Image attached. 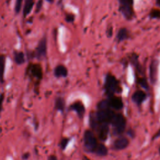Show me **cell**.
<instances>
[{"label": "cell", "mask_w": 160, "mask_h": 160, "mask_svg": "<svg viewBox=\"0 0 160 160\" xmlns=\"http://www.w3.org/2000/svg\"><path fill=\"white\" fill-rule=\"evenodd\" d=\"M104 89L107 95L109 97L114 96V93L119 91L120 84L117 78L111 74H108L105 78Z\"/></svg>", "instance_id": "6da1fadb"}, {"label": "cell", "mask_w": 160, "mask_h": 160, "mask_svg": "<svg viewBox=\"0 0 160 160\" xmlns=\"http://www.w3.org/2000/svg\"><path fill=\"white\" fill-rule=\"evenodd\" d=\"M119 11L128 20L134 17V0H118Z\"/></svg>", "instance_id": "7a4b0ae2"}, {"label": "cell", "mask_w": 160, "mask_h": 160, "mask_svg": "<svg viewBox=\"0 0 160 160\" xmlns=\"http://www.w3.org/2000/svg\"><path fill=\"white\" fill-rule=\"evenodd\" d=\"M114 116V112L109 108H108L104 109H99L96 113V118L99 123L108 124L110 122L111 123Z\"/></svg>", "instance_id": "3957f363"}, {"label": "cell", "mask_w": 160, "mask_h": 160, "mask_svg": "<svg viewBox=\"0 0 160 160\" xmlns=\"http://www.w3.org/2000/svg\"><path fill=\"white\" fill-rule=\"evenodd\" d=\"M111 123L116 134H119L124 132L126 128V119L122 114H115Z\"/></svg>", "instance_id": "277c9868"}, {"label": "cell", "mask_w": 160, "mask_h": 160, "mask_svg": "<svg viewBox=\"0 0 160 160\" xmlns=\"http://www.w3.org/2000/svg\"><path fill=\"white\" fill-rule=\"evenodd\" d=\"M84 142L86 148L89 151H94L98 144L94 134L89 130L85 131L84 134Z\"/></svg>", "instance_id": "5b68a950"}, {"label": "cell", "mask_w": 160, "mask_h": 160, "mask_svg": "<svg viewBox=\"0 0 160 160\" xmlns=\"http://www.w3.org/2000/svg\"><path fill=\"white\" fill-rule=\"evenodd\" d=\"M46 49H47L46 39L44 38L39 41L36 49V53L38 58L40 59L45 56L46 54Z\"/></svg>", "instance_id": "8992f818"}, {"label": "cell", "mask_w": 160, "mask_h": 160, "mask_svg": "<svg viewBox=\"0 0 160 160\" xmlns=\"http://www.w3.org/2000/svg\"><path fill=\"white\" fill-rule=\"evenodd\" d=\"M108 100V104L109 108H112L113 109L119 110L121 109L123 106V103L121 100V99L119 97H116V96H111Z\"/></svg>", "instance_id": "52a82bcc"}, {"label": "cell", "mask_w": 160, "mask_h": 160, "mask_svg": "<svg viewBox=\"0 0 160 160\" xmlns=\"http://www.w3.org/2000/svg\"><path fill=\"white\" fill-rule=\"evenodd\" d=\"M129 144L128 139L125 137H120L118 138L114 142V147L116 149L122 150L126 148Z\"/></svg>", "instance_id": "ba28073f"}, {"label": "cell", "mask_w": 160, "mask_h": 160, "mask_svg": "<svg viewBox=\"0 0 160 160\" xmlns=\"http://www.w3.org/2000/svg\"><path fill=\"white\" fill-rule=\"evenodd\" d=\"M146 93L141 90H138L135 91L132 95V100L136 104H141L146 99Z\"/></svg>", "instance_id": "9c48e42d"}, {"label": "cell", "mask_w": 160, "mask_h": 160, "mask_svg": "<svg viewBox=\"0 0 160 160\" xmlns=\"http://www.w3.org/2000/svg\"><path fill=\"white\" fill-rule=\"evenodd\" d=\"M109 128L108 124H101L98 128L99 138L102 141H105L108 137Z\"/></svg>", "instance_id": "30bf717a"}, {"label": "cell", "mask_w": 160, "mask_h": 160, "mask_svg": "<svg viewBox=\"0 0 160 160\" xmlns=\"http://www.w3.org/2000/svg\"><path fill=\"white\" fill-rule=\"evenodd\" d=\"M129 37V32L128 30L125 28H120L116 35V39L118 42L123 41L127 39Z\"/></svg>", "instance_id": "8fae6325"}, {"label": "cell", "mask_w": 160, "mask_h": 160, "mask_svg": "<svg viewBox=\"0 0 160 160\" xmlns=\"http://www.w3.org/2000/svg\"><path fill=\"white\" fill-rule=\"evenodd\" d=\"M71 108L78 113L79 116H80L81 118L83 116L85 111V108L83 104L80 101L75 102L71 105Z\"/></svg>", "instance_id": "7c38bea8"}, {"label": "cell", "mask_w": 160, "mask_h": 160, "mask_svg": "<svg viewBox=\"0 0 160 160\" xmlns=\"http://www.w3.org/2000/svg\"><path fill=\"white\" fill-rule=\"evenodd\" d=\"M54 74L56 77H66L68 74V70L64 66L59 65L54 69Z\"/></svg>", "instance_id": "4fadbf2b"}, {"label": "cell", "mask_w": 160, "mask_h": 160, "mask_svg": "<svg viewBox=\"0 0 160 160\" xmlns=\"http://www.w3.org/2000/svg\"><path fill=\"white\" fill-rule=\"evenodd\" d=\"M34 3V0H26L23 8V15L26 16L31 12Z\"/></svg>", "instance_id": "5bb4252c"}, {"label": "cell", "mask_w": 160, "mask_h": 160, "mask_svg": "<svg viewBox=\"0 0 160 160\" xmlns=\"http://www.w3.org/2000/svg\"><path fill=\"white\" fill-rule=\"evenodd\" d=\"M94 151L96 153V154L100 156H104L108 154V149L102 144L98 145Z\"/></svg>", "instance_id": "9a60e30c"}, {"label": "cell", "mask_w": 160, "mask_h": 160, "mask_svg": "<svg viewBox=\"0 0 160 160\" xmlns=\"http://www.w3.org/2000/svg\"><path fill=\"white\" fill-rule=\"evenodd\" d=\"M31 72L33 76L38 78H41L42 77V69L41 66L38 64H35L32 66Z\"/></svg>", "instance_id": "2e32d148"}, {"label": "cell", "mask_w": 160, "mask_h": 160, "mask_svg": "<svg viewBox=\"0 0 160 160\" xmlns=\"http://www.w3.org/2000/svg\"><path fill=\"white\" fill-rule=\"evenodd\" d=\"M150 68H151V71H150L151 79L152 82H154L157 76V63L156 62H152L151 63Z\"/></svg>", "instance_id": "e0dca14e"}, {"label": "cell", "mask_w": 160, "mask_h": 160, "mask_svg": "<svg viewBox=\"0 0 160 160\" xmlns=\"http://www.w3.org/2000/svg\"><path fill=\"white\" fill-rule=\"evenodd\" d=\"M4 69H5V57L4 55H0V78L1 81L3 79Z\"/></svg>", "instance_id": "ac0fdd59"}, {"label": "cell", "mask_w": 160, "mask_h": 160, "mask_svg": "<svg viewBox=\"0 0 160 160\" xmlns=\"http://www.w3.org/2000/svg\"><path fill=\"white\" fill-rule=\"evenodd\" d=\"M14 59L18 64H21L24 62V56L22 52H17L14 54Z\"/></svg>", "instance_id": "d6986e66"}, {"label": "cell", "mask_w": 160, "mask_h": 160, "mask_svg": "<svg viewBox=\"0 0 160 160\" xmlns=\"http://www.w3.org/2000/svg\"><path fill=\"white\" fill-rule=\"evenodd\" d=\"M56 108L58 110L63 111L64 108V101L62 98H59L56 101Z\"/></svg>", "instance_id": "ffe728a7"}, {"label": "cell", "mask_w": 160, "mask_h": 160, "mask_svg": "<svg viewBox=\"0 0 160 160\" xmlns=\"http://www.w3.org/2000/svg\"><path fill=\"white\" fill-rule=\"evenodd\" d=\"M149 16L151 18L159 19L160 18V9L158 8L152 9L150 11Z\"/></svg>", "instance_id": "44dd1931"}, {"label": "cell", "mask_w": 160, "mask_h": 160, "mask_svg": "<svg viewBox=\"0 0 160 160\" xmlns=\"http://www.w3.org/2000/svg\"><path fill=\"white\" fill-rule=\"evenodd\" d=\"M23 0H16L15 3V11L16 13H18L21 8L22 2Z\"/></svg>", "instance_id": "7402d4cb"}, {"label": "cell", "mask_w": 160, "mask_h": 160, "mask_svg": "<svg viewBox=\"0 0 160 160\" xmlns=\"http://www.w3.org/2000/svg\"><path fill=\"white\" fill-rule=\"evenodd\" d=\"M68 139L64 138V139H62V141H61V148H62V149H65L67 145H68Z\"/></svg>", "instance_id": "603a6c76"}, {"label": "cell", "mask_w": 160, "mask_h": 160, "mask_svg": "<svg viewBox=\"0 0 160 160\" xmlns=\"http://www.w3.org/2000/svg\"><path fill=\"white\" fill-rule=\"evenodd\" d=\"M74 20V16L72 14H69L66 17V21L68 22H71Z\"/></svg>", "instance_id": "cb8c5ba5"}, {"label": "cell", "mask_w": 160, "mask_h": 160, "mask_svg": "<svg viewBox=\"0 0 160 160\" xmlns=\"http://www.w3.org/2000/svg\"><path fill=\"white\" fill-rule=\"evenodd\" d=\"M41 6H42V1L41 0H39V2H38V4H37V6H36V12L39 11L41 8Z\"/></svg>", "instance_id": "d4e9b609"}, {"label": "cell", "mask_w": 160, "mask_h": 160, "mask_svg": "<svg viewBox=\"0 0 160 160\" xmlns=\"http://www.w3.org/2000/svg\"><path fill=\"white\" fill-rule=\"evenodd\" d=\"M4 100V95L2 94L0 95V111L2 108V102Z\"/></svg>", "instance_id": "484cf974"}, {"label": "cell", "mask_w": 160, "mask_h": 160, "mask_svg": "<svg viewBox=\"0 0 160 160\" xmlns=\"http://www.w3.org/2000/svg\"><path fill=\"white\" fill-rule=\"evenodd\" d=\"M48 160H58V159H57L56 156H54V155H51V156H50L49 157Z\"/></svg>", "instance_id": "4316f807"}, {"label": "cell", "mask_w": 160, "mask_h": 160, "mask_svg": "<svg viewBox=\"0 0 160 160\" xmlns=\"http://www.w3.org/2000/svg\"><path fill=\"white\" fill-rule=\"evenodd\" d=\"M159 136H160V129H159V131L154 135V138H158V137H159Z\"/></svg>", "instance_id": "83f0119b"}, {"label": "cell", "mask_w": 160, "mask_h": 160, "mask_svg": "<svg viewBox=\"0 0 160 160\" xmlns=\"http://www.w3.org/2000/svg\"><path fill=\"white\" fill-rule=\"evenodd\" d=\"M156 4L160 7V0H156Z\"/></svg>", "instance_id": "f1b7e54d"}, {"label": "cell", "mask_w": 160, "mask_h": 160, "mask_svg": "<svg viewBox=\"0 0 160 160\" xmlns=\"http://www.w3.org/2000/svg\"><path fill=\"white\" fill-rule=\"evenodd\" d=\"M49 1H50V2H52V0H48Z\"/></svg>", "instance_id": "f546056e"}]
</instances>
